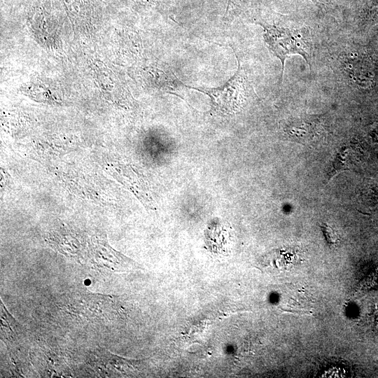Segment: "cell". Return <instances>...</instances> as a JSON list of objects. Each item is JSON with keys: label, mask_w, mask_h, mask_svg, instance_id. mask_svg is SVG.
Listing matches in <instances>:
<instances>
[{"label": "cell", "mask_w": 378, "mask_h": 378, "mask_svg": "<svg viewBox=\"0 0 378 378\" xmlns=\"http://www.w3.org/2000/svg\"><path fill=\"white\" fill-rule=\"evenodd\" d=\"M259 24L264 28L263 36L269 49L281 62V82L285 61L290 55L302 56L312 69V45L307 29Z\"/></svg>", "instance_id": "obj_1"}, {"label": "cell", "mask_w": 378, "mask_h": 378, "mask_svg": "<svg viewBox=\"0 0 378 378\" xmlns=\"http://www.w3.org/2000/svg\"><path fill=\"white\" fill-rule=\"evenodd\" d=\"M190 88L205 93L211 98L212 104L217 111L230 114L238 111L244 106L251 88L238 61L237 71L223 85L216 88Z\"/></svg>", "instance_id": "obj_2"}, {"label": "cell", "mask_w": 378, "mask_h": 378, "mask_svg": "<svg viewBox=\"0 0 378 378\" xmlns=\"http://www.w3.org/2000/svg\"><path fill=\"white\" fill-rule=\"evenodd\" d=\"M90 258L94 267L105 272H125L139 269L132 260L112 249L104 242L93 241L90 246Z\"/></svg>", "instance_id": "obj_3"}, {"label": "cell", "mask_w": 378, "mask_h": 378, "mask_svg": "<svg viewBox=\"0 0 378 378\" xmlns=\"http://www.w3.org/2000/svg\"><path fill=\"white\" fill-rule=\"evenodd\" d=\"M90 361L92 367L102 377H112L115 372L130 374L137 371L141 364L139 360L122 358L103 349L94 351Z\"/></svg>", "instance_id": "obj_4"}, {"label": "cell", "mask_w": 378, "mask_h": 378, "mask_svg": "<svg viewBox=\"0 0 378 378\" xmlns=\"http://www.w3.org/2000/svg\"><path fill=\"white\" fill-rule=\"evenodd\" d=\"M114 302L108 295L85 294L71 304V309L88 318L110 319L115 313Z\"/></svg>", "instance_id": "obj_5"}, {"label": "cell", "mask_w": 378, "mask_h": 378, "mask_svg": "<svg viewBox=\"0 0 378 378\" xmlns=\"http://www.w3.org/2000/svg\"><path fill=\"white\" fill-rule=\"evenodd\" d=\"M33 354L35 365L46 377H63L66 374L64 365L59 358L48 349H40Z\"/></svg>", "instance_id": "obj_6"}, {"label": "cell", "mask_w": 378, "mask_h": 378, "mask_svg": "<svg viewBox=\"0 0 378 378\" xmlns=\"http://www.w3.org/2000/svg\"><path fill=\"white\" fill-rule=\"evenodd\" d=\"M1 332L4 339L14 343L22 334L21 326L1 302Z\"/></svg>", "instance_id": "obj_7"}, {"label": "cell", "mask_w": 378, "mask_h": 378, "mask_svg": "<svg viewBox=\"0 0 378 378\" xmlns=\"http://www.w3.org/2000/svg\"><path fill=\"white\" fill-rule=\"evenodd\" d=\"M313 128L310 123L303 122H293L289 124L286 132L291 138H295V141L300 142L308 141L312 136Z\"/></svg>", "instance_id": "obj_8"}, {"label": "cell", "mask_w": 378, "mask_h": 378, "mask_svg": "<svg viewBox=\"0 0 378 378\" xmlns=\"http://www.w3.org/2000/svg\"><path fill=\"white\" fill-rule=\"evenodd\" d=\"M350 155V149L347 147L342 148L334 160L333 167L330 171L329 179L339 172L349 169V167L351 164Z\"/></svg>", "instance_id": "obj_9"}, {"label": "cell", "mask_w": 378, "mask_h": 378, "mask_svg": "<svg viewBox=\"0 0 378 378\" xmlns=\"http://www.w3.org/2000/svg\"><path fill=\"white\" fill-rule=\"evenodd\" d=\"M321 227L329 246H335L340 241V237L337 232L326 223H323Z\"/></svg>", "instance_id": "obj_10"}, {"label": "cell", "mask_w": 378, "mask_h": 378, "mask_svg": "<svg viewBox=\"0 0 378 378\" xmlns=\"http://www.w3.org/2000/svg\"><path fill=\"white\" fill-rule=\"evenodd\" d=\"M246 0H228L225 16L229 17L237 11Z\"/></svg>", "instance_id": "obj_11"}, {"label": "cell", "mask_w": 378, "mask_h": 378, "mask_svg": "<svg viewBox=\"0 0 378 378\" xmlns=\"http://www.w3.org/2000/svg\"><path fill=\"white\" fill-rule=\"evenodd\" d=\"M314 3L316 4H321L323 3L324 0H311Z\"/></svg>", "instance_id": "obj_12"}]
</instances>
